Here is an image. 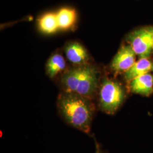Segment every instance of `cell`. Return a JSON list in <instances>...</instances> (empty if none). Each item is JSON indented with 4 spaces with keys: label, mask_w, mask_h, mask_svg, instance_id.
Masks as SVG:
<instances>
[{
    "label": "cell",
    "mask_w": 153,
    "mask_h": 153,
    "mask_svg": "<svg viewBox=\"0 0 153 153\" xmlns=\"http://www.w3.org/2000/svg\"><path fill=\"white\" fill-rule=\"evenodd\" d=\"M39 27L42 31L46 33H52L59 28L57 14L47 13L39 20Z\"/></svg>",
    "instance_id": "cell-11"
},
{
    "label": "cell",
    "mask_w": 153,
    "mask_h": 153,
    "mask_svg": "<svg viewBox=\"0 0 153 153\" xmlns=\"http://www.w3.org/2000/svg\"><path fill=\"white\" fill-rule=\"evenodd\" d=\"M153 70V63L148 58H142L124 73V78L131 82L134 78L143 74H147Z\"/></svg>",
    "instance_id": "cell-8"
},
{
    "label": "cell",
    "mask_w": 153,
    "mask_h": 153,
    "mask_svg": "<svg viewBox=\"0 0 153 153\" xmlns=\"http://www.w3.org/2000/svg\"><path fill=\"white\" fill-rule=\"evenodd\" d=\"M60 83L63 91L93 99L99 86L98 70L89 64L74 66L64 71Z\"/></svg>",
    "instance_id": "cell-2"
},
{
    "label": "cell",
    "mask_w": 153,
    "mask_h": 153,
    "mask_svg": "<svg viewBox=\"0 0 153 153\" xmlns=\"http://www.w3.org/2000/svg\"><path fill=\"white\" fill-rule=\"evenodd\" d=\"M95 145H96V150L95 153H103L100 145L96 141H95Z\"/></svg>",
    "instance_id": "cell-12"
},
{
    "label": "cell",
    "mask_w": 153,
    "mask_h": 153,
    "mask_svg": "<svg viewBox=\"0 0 153 153\" xmlns=\"http://www.w3.org/2000/svg\"><path fill=\"white\" fill-rule=\"evenodd\" d=\"M131 88L133 93L149 95L153 90V76L149 73L138 76L131 81Z\"/></svg>",
    "instance_id": "cell-7"
},
{
    "label": "cell",
    "mask_w": 153,
    "mask_h": 153,
    "mask_svg": "<svg viewBox=\"0 0 153 153\" xmlns=\"http://www.w3.org/2000/svg\"><path fill=\"white\" fill-rule=\"evenodd\" d=\"M56 14L59 28L62 30L71 27L76 22V12L74 9L62 8Z\"/></svg>",
    "instance_id": "cell-10"
},
{
    "label": "cell",
    "mask_w": 153,
    "mask_h": 153,
    "mask_svg": "<svg viewBox=\"0 0 153 153\" xmlns=\"http://www.w3.org/2000/svg\"><path fill=\"white\" fill-rule=\"evenodd\" d=\"M61 116L71 126L89 133L95 108L92 99L74 93L62 91L57 99Z\"/></svg>",
    "instance_id": "cell-1"
},
{
    "label": "cell",
    "mask_w": 153,
    "mask_h": 153,
    "mask_svg": "<svg viewBox=\"0 0 153 153\" xmlns=\"http://www.w3.org/2000/svg\"><path fill=\"white\" fill-rule=\"evenodd\" d=\"M136 55L130 45H123L112 61V70L115 73H125L136 62Z\"/></svg>",
    "instance_id": "cell-5"
},
{
    "label": "cell",
    "mask_w": 153,
    "mask_h": 153,
    "mask_svg": "<svg viewBox=\"0 0 153 153\" xmlns=\"http://www.w3.org/2000/svg\"><path fill=\"white\" fill-rule=\"evenodd\" d=\"M65 52L68 60L74 66L83 65L88 64L89 55L82 44L72 42L66 45Z\"/></svg>",
    "instance_id": "cell-6"
},
{
    "label": "cell",
    "mask_w": 153,
    "mask_h": 153,
    "mask_svg": "<svg viewBox=\"0 0 153 153\" xmlns=\"http://www.w3.org/2000/svg\"><path fill=\"white\" fill-rule=\"evenodd\" d=\"M66 62L64 57L59 53L51 56L46 64V73L49 78H53L61 73L65 71Z\"/></svg>",
    "instance_id": "cell-9"
},
{
    "label": "cell",
    "mask_w": 153,
    "mask_h": 153,
    "mask_svg": "<svg viewBox=\"0 0 153 153\" xmlns=\"http://www.w3.org/2000/svg\"><path fill=\"white\" fill-rule=\"evenodd\" d=\"M99 103L101 109L108 114H113L122 104L125 93L119 82L105 79L100 88Z\"/></svg>",
    "instance_id": "cell-3"
},
{
    "label": "cell",
    "mask_w": 153,
    "mask_h": 153,
    "mask_svg": "<svg viewBox=\"0 0 153 153\" xmlns=\"http://www.w3.org/2000/svg\"><path fill=\"white\" fill-rule=\"evenodd\" d=\"M128 40L141 59L148 58L153 51V27L141 28L131 33Z\"/></svg>",
    "instance_id": "cell-4"
}]
</instances>
